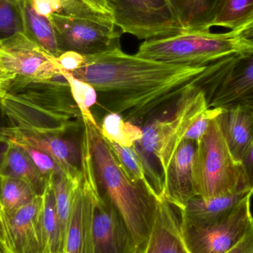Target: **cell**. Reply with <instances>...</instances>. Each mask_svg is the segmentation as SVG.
I'll use <instances>...</instances> for the list:
<instances>
[{"label": "cell", "instance_id": "1", "mask_svg": "<svg viewBox=\"0 0 253 253\" xmlns=\"http://www.w3.org/2000/svg\"><path fill=\"white\" fill-rule=\"evenodd\" d=\"M208 65L165 63L127 54L120 47L86 56L83 66L71 74L96 89L97 104L104 110L144 126L170 112Z\"/></svg>", "mask_w": 253, "mask_h": 253}, {"label": "cell", "instance_id": "2", "mask_svg": "<svg viewBox=\"0 0 253 253\" xmlns=\"http://www.w3.org/2000/svg\"><path fill=\"white\" fill-rule=\"evenodd\" d=\"M0 108L12 132L19 133L66 132L83 121L65 80H13Z\"/></svg>", "mask_w": 253, "mask_h": 253}, {"label": "cell", "instance_id": "3", "mask_svg": "<svg viewBox=\"0 0 253 253\" xmlns=\"http://www.w3.org/2000/svg\"><path fill=\"white\" fill-rule=\"evenodd\" d=\"M99 128L83 120L98 184L123 217L135 245L144 246L154 222L159 196L128 176Z\"/></svg>", "mask_w": 253, "mask_h": 253}, {"label": "cell", "instance_id": "4", "mask_svg": "<svg viewBox=\"0 0 253 253\" xmlns=\"http://www.w3.org/2000/svg\"><path fill=\"white\" fill-rule=\"evenodd\" d=\"M215 118L196 143L192 166L195 196L207 200L249 192L244 184L240 164L230 153Z\"/></svg>", "mask_w": 253, "mask_h": 253}, {"label": "cell", "instance_id": "5", "mask_svg": "<svg viewBox=\"0 0 253 253\" xmlns=\"http://www.w3.org/2000/svg\"><path fill=\"white\" fill-rule=\"evenodd\" d=\"M243 50L232 31L224 34L187 31L146 40L139 46L136 55L165 63L205 66Z\"/></svg>", "mask_w": 253, "mask_h": 253}, {"label": "cell", "instance_id": "6", "mask_svg": "<svg viewBox=\"0 0 253 253\" xmlns=\"http://www.w3.org/2000/svg\"><path fill=\"white\" fill-rule=\"evenodd\" d=\"M196 85L205 93L208 108L253 111V48L210 64Z\"/></svg>", "mask_w": 253, "mask_h": 253}, {"label": "cell", "instance_id": "7", "mask_svg": "<svg viewBox=\"0 0 253 253\" xmlns=\"http://www.w3.org/2000/svg\"><path fill=\"white\" fill-rule=\"evenodd\" d=\"M208 108L205 93L196 85L181 97L169 115L156 119L143 128L142 138L138 144L143 153L157 159L162 179L187 131L199 114Z\"/></svg>", "mask_w": 253, "mask_h": 253}, {"label": "cell", "instance_id": "8", "mask_svg": "<svg viewBox=\"0 0 253 253\" xmlns=\"http://www.w3.org/2000/svg\"><path fill=\"white\" fill-rule=\"evenodd\" d=\"M80 176L74 189L72 210L63 253H96L93 215L100 187L96 179L87 135L83 129Z\"/></svg>", "mask_w": 253, "mask_h": 253}, {"label": "cell", "instance_id": "9", "mask_svg": "<svg viewBox=\"0 0 253 253\" xmlns=\"http://www.w3.org/2000/svg\"><path fill=\"white\" fill-rule=\"evenodd\" d=\"M116 26L139 40H154L185 31L169 0H111Z\"/></svg>", "mask_w": 253, "mask_h": 253}, {"label": "cell", "instance_id": "10", "mask_svg": "<svg viewBox=\"0 0 253 253\" xmlns=\"http://www.w3.org/2000/svg\"><path fill=\"white\" fill-rule=\"evenodd\" d=\"M49 19L62 53L74 51L92 56L120 47L121 34L112 21L93 20L59 13L51 15Z\"/></svg>", "mask_w": 253, "mask_h": 253}, {"label": "cell", "instance_id": "11", "mask_svg": "<svg viewBox=\"0 0 253 253\" xmlns=\"http://www.w3.org/2000/svg\"><path fill=\"white\" fill-rule=\"evenodd\" d=\"M245 198L227 218L206 226L181 222L184 244L190 253H225L237 245L253 227L251 200Z\"/></svg>", "mask_w": 253, "mask_h": 253}, {"label": "cell", "instance_id": "12", "mask_svg": "<svg viewBox=\"0 0 253 253\" xmlns=\"http://www.w3.org/2000/svg\"><path fill=\"white\" fill-rule=\"evenodd\" d=\"M0 70L25 82H47L62 78L56 57L18 33L0 40Z\"/></svg>", "mask_w": 253, "mask_h": 253}, {"label": "cell", "instance_id": "13", "mask_svg": "<svg viewBox=\"0 0 253 253\" xmlns=\"http://www.w3.org/2000/svg\"><path fill=\"white\" fill-rule=\"evenodd\" d=\"M0 251L47 253L42 225V197L11 213L0 211Z\"/></svg>", "mask_w": 253, "mask_h": 253}, {"label": "cell", "instance_id": "14", "mask_svg": "<svg viewBox=\"0 0 253 253\" xmlns=\"http://www.w3.org/2000/svg\"><path fill=\"white\" fill-rule=\"evenodd\" d=\"M93 239L96 253H127L135 245L123 217L101 189L95 205Z\"/></svg>", "mask_w": 253, "mask_h": 253}, {"label": "cell", "instance_id": "15", "mask_svg": "<svg viewBox=\"0 0 253 253\" xmlns=\"http://www.w3.org/2000/svg\"><path fill=\"white\" fill-rule=\"evenodd\" d=\"M70 132V131H69ZM66 132L58 133H18L12 132V140L29 144L47 153L59 166L65 177L77 181L80 175L81 146ZM81 139V138H80Z\"/></svg>", "mask_w": 253, "mask_h": 253}, {"label": "cell", "instance_id": "16", "mask_svg": "<svg viewBox=\"0 0 253 253\" xmlns=\"http://www.w3.org/2000/svg\"><path fill=\"white\" fill-rule=\"evenodd\" d=\"M196 142L183 140L175 151L168 172L163 178L162 196L167 202L182 211L188 201L195 196L192 179V166Z\"/></svg>", "mask_w": 253, "mask_h": 253}, {"label": "cell", "instance_id": "17", "mask_svg": "<svg viewBox=\"0 0 253 253\" xmlns=\"http://www.w3.org/2000/svg\"><path fill=\"white\" fill-rule=\"evenodd\" d=\"M144 253H190L181 234V218L162 196H158L154 222Z\"/></svg>", "mask_w": 253, "mask_h": 253}, {"label": "cell", "instance_id": "18", "mask_svg": "<svg viewBox=\"0 0 253 253\" xmlns=\"http://www.w3.org/2000/svg\"><path fill=\"white\" fill-rule=\"evenodd\" d=\"M251 192L242 191L212 199L195 196L179 211L181 222L194 226H206L221 221L230 215Z\"/></svg>", "mask_w": 253, "mask_h": 253}, {"label": "cell", "instance_id": "19", "mask_svg": "<svg viewBox=\"0 0 253 253\" xmlns=\"http://www.w3.org/2000/svg\"><path fill=\"white\" fill-rule=\"evenodd\" d=\"M215 119L233 159L240 164L253 141V111L230 108Z\"/></svg>", "mask_w": 253, "mask_h": 253}, {"label": "cell", "instance_id": "20", "mask_svg": "<svg viewBox=\"0 0 253 253\" xmlns=\"http://www.w3.org/2000/svg\"><path fill=\"white\" fill-rule=\"evenodd\" d=\"M0 175L13 177L25 181L39 196H42L47 183L29 155L13 140Z\"/></svg>", "mask_w": 253, "mask_h": 253}, {"label": "cell", "instance_id": "21", "mask_svg": "<svg viewBox=\"0 0 253 253\" xmlns=\"http://www.w3.org/2000/svg\"><path fill=\"white\" fill-rule=\"evenodd\" d=\"M186 31H210L218 0H169Z\"/></svg>", "mask_w": 253, "mask_h": 253}, {"label": "cell", "instance_id": "22", "mask_svg": "<svg viewBox=\"0 0 253 253\" xmlns=\"http://www.w3.org/2000/svg\"><path fill=\"white\" fill-rule=\"evenodd\" d=\"M22 4L23 34L55 57L60 56L62 53L50 19L37 13L28 0H22Z\"/></svg>", "mask_w": 253, "mask_h": 253}, {"label": "cell", "instance_id": "23", "mask_svg": "<svg viewBox=\"0 0 253 253\" xmlns=\"http://www.w3.org/2000/svg\"><path fill=\"white\" fill-rule=\"evenodd\" d=\"M99 132L109 141L123 147H132L141 141L143 129L129 121H126L120 114L108 113L99 126Z\"/></svg>", "mask_w": 253, "mask_h": 253}, {"label": "cell", "instance_id": "24", "mask_svg": "<svg viewBox=\"0 0 253 253\" xmlns=\"http://www.w3.org/2000/svg\"><path fill=\"white\" fill-rule=\"evenodd\" d=\"M42 225L47 253H63L60 223L56 212L54 194L50 181L42 196Z\"/></svg>", "mask_w": 253, "mask_h": 253}, {"label": "cell", "instance_id": "25", "mask_svg": "<svg viewBox=\"0 0 253 253\" xmlns=\"http://www.w3.org/2000/svg\"><path fill=\"white\" fill-rule=\"evenodd\" d=\"M32 187L22 180L0 175V211L11 213L37 197Z\"/></svg>", "mask_w": 253, "mask_h": 253}, {"label": "cell", "instance_id": "26", "mask_svg": "<svg viewBox=\"0 0 253 253\" xmlns=\"http://www.w3.org/2000/svg\"><path fill=\"white\" fill-rule=\"evenodd\" d=\"M107 141L128 176L135 182L142 183L146 187L155 190L150 182L144 158L136 144L132 147H123L117 143L108 140Z\"/></svg>", "mask_w": 253, "mask_h": 253}, {"label": "cell", "instance_id": "27", "mask_svg": "<svg viewBox=\"0 0 253 253\" xmlns=\"http://www.w3.org/2000/svg\"><path fill=\"white\" fill-rule=\"evenodd\" d=\"M78 180L77 181H71L62 173L55 175L50 180L54 194L56 212L60 223L63 250L71 218L74 189L78 182Z\"/></svg>", "mask_w": 253, "mask_h": 253}, {"label": "cell", "instance_id": "28", "mask_svg": "<svg viewBox=\"0 0 253 253\" xmlns=\"http://www.w3.org/2000/svg\"><path fill=\"white\" fill-rule=\"evenodd\" d=\"M253 14V0H218L212 26L232 31L243 25Z\"/></svg>", "mask_w": 253, "mask_h": 253}, {"label": "cell", "instance_id": "29", "mask_svg": "<svg viewBox=\"0 0 253 253\" xmlns=\"http://www.w3.org/2000/svg\"><path fill=\"white\" fill-rule=\"evenodd\" d=\"M61 74L69 84L73 99L81 112L83 120L89 122L96 127H99V125L91 112V108L98 103L96 89L91 84L79 80L68 71L61 69Z\"/></svg>", "mask_w": 253, "mask_h": 253}, {"label": "cell", "instance_id": "30", "mask_svg": "<svg viewBox=\"0 0 253 253\" xmlns=\"http://www.w3.org/2000/svg\"><path fill=\"white\" fill-rule=\"evenodd\" d=\"M24 33L22 0H0V40Z\"/></svg>", "mask_w": 253, "mask_h": 253}, {"label": "cell", "instance_id": "31", "mask_svg": "<svg viewBox=\"0 0 253 253\" xmlns=\"http://www.w3.org/2000/svg\"><path fill=\"white\" fill-rule=\"evenodd\" d=\"M16 143L21 146L29 155L37 169L47 181H50L55 175L62 173L54 160L45 152L29 144Z\"/></svg>", "mask_w": 253, "mask_h": 253}, {"label": "cell", "instance_id": "32", "mask_svg": "<svg viewBox=\"0 0 253 253\" xmlns=\"http://www.w3.org/2000/svg\"><path fill=\"white\" fill-rule=\"evenodd\" d=\"M223 110L221 108H208L199 114L184 136V139L197 143L206 132L210 123L219 115Z\"/></svg>", "mask_w": 253, "mask_h": 253}, {"label": "cell", "instance_id": "33", "mask_svg": "<svg viewBox=\"0 0 253 253\" xmlns=\"http://www.w3.org/2000/svg\"><path fill=\"white\" fill-rule=\"evenodd\" d=\"M12 132L0 108V174L12 143Z\"/></svg>", "mask_w": 253, "mask_h": 253}, {"label": "cell", "instance_id": "34", "mask_svg": "<svg viewBox=\"0 0 253 253\" xmlns=\"http://www.w3.org/2000/svg\"><path fill=\"white\" fill-rule=\"evenodd\" d=\"M86 56L74 51H66L56 57V62L61 69L74 73L80 69L85 61Z\"/></svg>", "mask_w": 253, "mask_h": 253}, {"label": "cell", "instance_id": "35", "mask_svg": "<svg viewBox=\"0 0 253 253\" xmlns=\"http://www.w3.org/2000/svg\"><path fill=\"white\" fill-rule=\"evenodd\" d=\"M231 31L244 50L253 48V14L243 25Z\"/></svg>", "mask_w": 253, "mask_h": 253}, {"label": "cell", "instance_id": "36", "mask_svg": "<svg viewBox=\"0 0 253 253\" xmlns=\"http://www.w3.org/2000/svg\"><path fill=\"white\" fill-rule=\"evenodd\" d=\"M245 189L253 195V141L240 162Z\"/></svg>", "mask_w": 253, "mask_h": 253}, {"label": "cell", "instance_id": "37", "mask_svg": "<svg viewBox=\"0 0 253 253\" xmlns=\"http://www.w3.org/2000/svg\"><path fill=\"white\" fill-rule=\"evenodd\" d=\"M225 253H253V227L237 245Z\"/></svg>", "mask_w": 253, "mask_h": 253}, {"label": "cell", "instance_id": "38", "mask_svg": "<svg viewBox=\"0 0 253 253\" xmlns=\"http://www.w3.org/2000/svg\"><path fill=\"white\" fill-rule=\"evenodd\" d=\"M13 80H15L14 76L3 72L0 70V100L6 94V92Z\"/></svg>", "mask_w": 253, "mask_h": 253}, {"label": "cell", "instance_id": "39", "mask_svg": "<svg viewBox=\"0 0 253 253\" xmlns=\"http://www.w3.org/2000/svg\"><path fill=\"white\" fill-rule=\"evenodd\" d=\"M98 7H100L105 13L114 17V10H113L111 0H91Z\"/></svg>", "mask_w": 253, "mask_h": 253}, {"label": "cell", "instance_id": "40", "mask_svg": "<svg viewBox=\"0 0 253 253\" xmlns=\"http://www.w3.org/2000/svg\"><path fill=\"white\" fill-rule=\"evenodd\" d=\"M144 248H145V245L144 246L135 245L127 253H144Z\"/></svg>", "mask_w": 253, "mask_h": 253}, {"label": "cell", "instance_id": "41", "mask_svg": "<svg viewBox=\"0 0 253 253\" xmlns=\"http://www.w3.org/2000/svg\"><path fill=\"white\" fill-rule=\"evenodd\" d=\"M0 253H1V251H0Z\"/></svg>", "mask_w": 253, "mask_h": 253}]
</instances>
